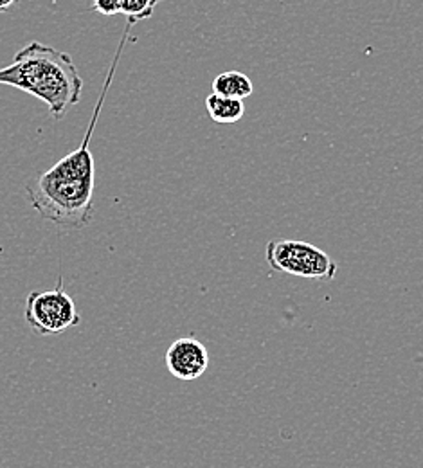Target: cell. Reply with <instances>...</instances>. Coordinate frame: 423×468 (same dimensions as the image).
<instances>
[{
  "instance_id": "1",
  "label": "cell",
  "mask_w": 423,
  "mask_h": 468,
  "mask_svg": "<svg viewBox=\"0 0 423 468\" xmlns=\"http://www.w3.org/2000/svg\"><path fill=\"white\" fill-rule=\"evenodd\" d=\"M133 24L126 22L122 33V44L112 61L103 92L96 101L89 130L79 144V148L67 154L53 168L35 176L27 182L26 193L31 202V207L46 220L55 226L67 229H83L92 222L94 217V191H96V165L94 155L90 152V139L98 122L100 112L103 109L107 92L111 89L112 78L116 74V67L120 63L126 38Z\"/></svg>"
},
{
  "instance_id": "2",
  "label": "cell",
  "mask_w": 423,
  "mask_h": 468,
  "mask_svg": "<svg viewBox=\"0 0 423 468\" xmlns=\"http://www.w3.org/2000/svg\"><path fill=\"white\" fill-rule=\"evenodd\" d=\"M0 85L15 87L46 103L53 119H63L69 107L79 103L83 92V78L72 58L37 40L0 69Z\"/></svg>"
},
{
  "instance_id": "3",
  "label": "cell",
  "mask_w": 423,
  "mask_h": 468,
  "mask_svg": "<svg viewBox=\"0 0 423 468\" xmlns=\"http://www.w3.org/2000/svg\"><path fill=\"white\" fill-rule=\"evenodd\" d=\"M265 260L274 272L315 282H332L339 271L328 252L301 239H270L265 247Z\"/></svg>"
},
{
  "instance_id": "4",
  "label": "cell",
  "mask_w": 423,
  "mask_h": 468,
  "mask_svg": "<svg viewBox=\"0 0 423 468\" xmlns=\"http://www.w3.org/2000/svg\"><path fill=\"white\" fill-rule=\"evenodd\" d=\"M24 319L26 324L42 337L61 335L81 323V315L76 310L74 299L65 291L61 276L57 289L35 291L27 295Z\"/></svg>"
},
{
  "instance_id": "5",
  "label": "cell",
  "mask_w": 423,
  "mask_h": 468,
  "mask_svg": "<svg viewBox=\"0 0 423 468\" xmlns=\"http://www.w3.org/2000/svg\"><path fill=\"white\" fill-rule=\"evenodd\" d=\"M168 371L184 382L200 378L209 367L207 348L195 337H181L166 351Z\"/></svg>"
},
{
  "instance_id": "6",
  "label": "cell",
  "mask_w": 423,
  "mask_h": 468,
  "mask_svg": "<svg viewBox=\"0 0 423 468\" xmlns=\"http://www.w3.org/2000/svg\"><path fill=\"white\" fill-rule=\"evenodd\" d=\"M213 92L243 101L249 96H252L254 85H252V80L240 70H227V72L218 74L213 80Z\"/></svg>"
},
{
  "instance_id": "7",
  "label": "cell",
  "mask_w": 423,
  "mask_h": 468,
  "mask_svg": "<svg viewBox=\"0 0 423 468\" xmlns=\"http://www.w3.org/2000/svg\"><path fill=\"white\" fill-rule=\"evenodd\" d=\"M206 111L215 122L233 124L242 119L245 114V105L242 100H233V98H226L213 92L206 98Z\"/></svg>"
},
{
  "instance_id": "8",
  "label": "cell",
  "mask_w": 423,
  "mask_h": 468,
  "mask_svg": "<svg viewBox=\"0 0 423 468\" xmlns=\"http://www.w3.org/2000/svg\"><path fill=\"white\" fill-rule=\"evenodd\" d=\"M159 2L163 0H122V15L126 16V22L135 26L137 22L150 18Z\"/></svg>"
},
{
  "instance_id": "9",
  "label": "cell",
  "mask_w": 423,
  "mask_h": 468,
  "mask_svg": "<svg viewBox=\"0 0 423 468\" xmlns=\"http://www.w3.org/2000/svg\"><path fill=\"white\" fill-rule=\"evenodd\" d=\"M92 9L105 16L122 15V0H92Z\"/></svg>"
},
{
  "instance_id": "10",
  "label": "cell",
  "mask_w": 423,
  "mask_h": 468,
  "mask_svg": "<svg viewBox=\"0 0 423 468\" xmlns=\"http://www.w3.org/2000/svg\"><path fill=\"white\" fill-rule=\"evenodd\" d=\"M16 4H18V0H0V13L11 11Z\"/></svg>"
}]
</instances>
